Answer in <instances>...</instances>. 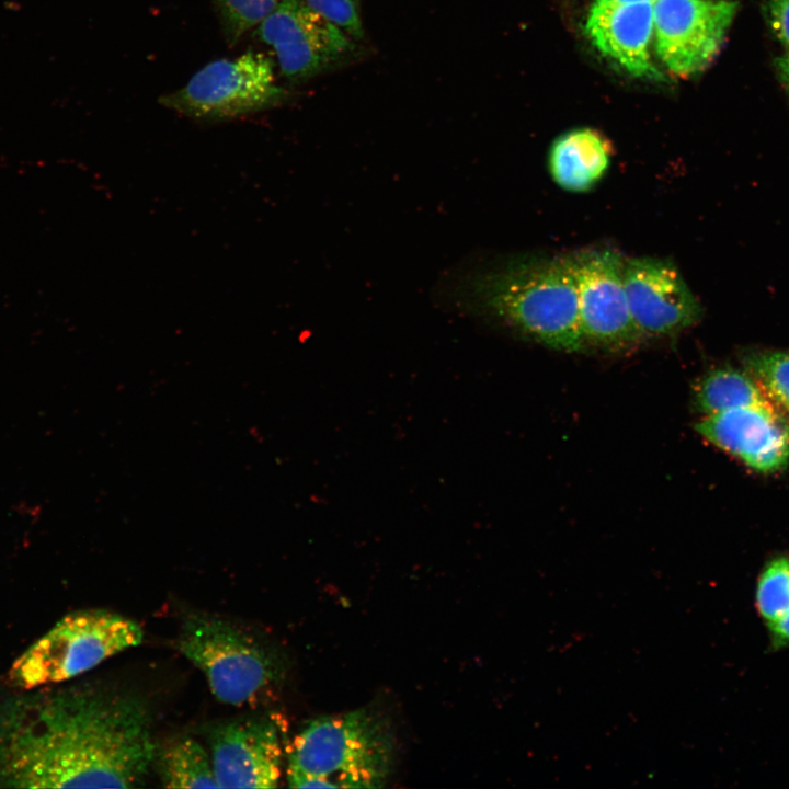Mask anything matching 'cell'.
<instances>
[{
	"label": "cell",
	"mask_w": 789,
	"mask_h": 789,
	"mask_svg": "<svg viewBox=\"0 0 789 789\" xmlns=\"http://www.w3.org/2000/svg\"><path fill=\"white\" fill-rule=\"evenodd\" d=\"M735 12L736 3L728 0H655L658 56L681 77L702 70L718 54Z\"/></svg>",
	"instance_id": "cell-9"
},
{
	"label": "cell",
	"mask_w": 789,
	"mask_h": 789,
	"mask_svg": "<svg viewBox=\"0 0 789 789\" xmlns=\"http://www.w3.org/2000/svg\"><path fill=\"white\" fill-rule=\"evenodd\" d=\"M777 68L782 82L789 88V50L777 60Z\"/></svg>",
	"instance_id": "cell-23"
},
{
	"label": "cell",
	"mask_w": 789,
	"mask_h": 789,
	"mask_svg": "<svg viewBox=\"0 0 789 789\" xmlns=\"http://www.w3.org/2000/svg\"><path fill=\"white\" fill-rule=\"evenodd\" d=\"M696 430L756 471L776 472L789 465V423L771 404L704 415Z\"/></svg>",
	"instance_id": "cell-12"
},
{
	"label": "cell",
	"mask_w": 789,
	"mask_h": 789,
	"mask_svg": "<svg viewBox=\"0 0 789 789\" xmlns=\"http://www.w3.org/2000/svg\"><path fill=\"white\" fill-rule=\"evenodd\" d=\"M153 757L148 711L128 695L82 685L0 704V788H132Z\"/></svg>",
	"instance_id": "cell-1"
},
{
	"label": "cell",
	"mask_w": 789,
	"mask_h": 789,
	"mask_svg": "<svg viewBox=\"0 0 789 789\" xmlns=\"http://www.w3.org/2000/svg\"><path fill=\"white\" fill-rule=\"evenodd\" d=\"M611 160L608 140L591 128H578L559 136L549 150L548 169L562 190L584 193L606 174Z\"/></svg>",
	"instance_id": "cell-14"
},
{
	"label": "cell",
	"mask_w": 789,
	"mask_h": 789,
	"mask_svg": "<svg viewBox=\"0 0 789 789\" xmlns=\"http://www.w3.org/2000/svg\"><path fill=\"white\" fill-rule=\"evenodd\" d=\"M744 364L770 402L789 414V352H753Z\"/></svg>",
	"instance_id": "cell-17"
},
{
	"label": "cell",
	"mask_w": 789,
	"mask_h": 789,
	"mask_svg": "<svg viewBox=\"0 0 789 789\" xmlns=\"http://www.w3.org/2000/svg\"><path fill=\"white\" fill-rule=\"evenodd\" d=\"M254 35L273 48L281 75L291 84L343 68L363 54L359 42L306 0H281Z\"/></svg>",
	"instance_id": "cell-7"
},
{
	"label": "cell",
	"mask_w": 789,
	"mask_h": 789,
	"mask_svg": "<svg viewBox=\"0 0 789 789\" xmlns=\"http://www.w3.org/2000/svg\"><path fill=\"white\" fill-rule=\"evenodd\" d=\"M226 43L236 45L243 34L258 26L281 0H215Z\"/></svg>",
	"instance_id": "cell-19"
},
{
	"label": "cell",
	"mask_w": 789,
	"mask_h": 789,
	"mask_svg": "<svg viewBox=\"0 0 789 789\" xmlns=\"http://www.w3.org/2000/svg\"><path fill=\"white\" fill-rule=\"evenodd\" d=\"M211 763L218 788H275L282 747L276 725L251 718L219 724L210 733Z\"/></svg>",
	"instance_id": "cell-11"
},
{
	"label": "cell",
	"mask_w": 789,
	"mask_h": 789,
	"mask_svg": "<svg viewBox=\"0 0 789 789\" xmlns=\"http://www.w3.org/2000/svg\"><path fill=\"white\" fill-rule=\"evenodd\" d=\"M288 98L276 82L274 62L249 50L207 64L159 103L192 119L222 122L279 106Z\"/></svg>",
	"instance_id": "cell-6"
},
{
	"label": "cell",
	"mask_w": 789,
	"mask_h": 789,
	"mask_svg": "<svg viewBox=\"0 0 789 789\" xmlns=\"http://www.w3.org/2000/svg\"><path fill=\"white\" fill-rule=\"evenodd\" d=\"M767 18L774 34L789 50V0H768Z\"/></svg>",
	"instance_id": "cell-21"
},
{
	"label": "cell",
	"mask_w": 789,
	"mask_h": 789,
	"mask_svg": "<svg viewBox=\"0 0 789 789\" xmlns=\"http://www.w3.org/2000/svg\"><path fill=\"white\" fill-rule=\"evenodd\" d=\"M179 649L204 673L214 696L228 705L256 704L279 675L270 651L217 617L190 615L182 626Z\"/></svg>",
	"instance_id": "cell-5"
},
{
	"label": "cell",
	"mask_w": 789,
	"mask_h": 789,
	"mask_svg": "<svg viewBox=\"0 0 789 789\" xmlns=\"http://www.w3.org/2000/svg\"><path fill=\"white\" fill-rule=\"evenodd\" d=\"M135 621L104 609L72 613L26 649L8 672L10 686L32 690L71 679L142 641Z\"/></svg>",
	"instance_id": "cell-4"
},
{
	"label": "cell",
	"mask_w": 789,
	"mask_h": 789,
	"mask_svg": "<svg viewBox=\"0 0 789 789\" xmlns=\"http://www.w3.org/2000/svg\"><path fill=\"white\" fill-rule=\"evenodd\" d=\"M622 275L631 317L644 340L674 335L701 318V305L672 262L625 259Z\"/></svg>",
	"instance_id": "cell-10"
},
{
	"label": "cell",
	"mask_w": 789,
	"mask_h": 789,
	"mask_svg": "<svg viewBox=\"0 0 789 789\" xmlns=\"http://www.w3.org/2000/svg\"><path fill=\"white\" fill-rule=\"evenodd\" d=\"M768 629L771 649L789 647V608L777 621L768 625Z\"/></svg>",
	"instance_id": "cell-22"
},
{
	"label": "cell",
	"mask_w": 789,
	"mask_h": 789,
	"mask_svg": "<svg viewBox=\"0 0 789 789\" xmlns=\"http://www.w3.org/2000/svg\"><path fill=\"white\" fill-rule=\"evenodd\" d=\"M575 277L581 328L588 346L630 348L644 339L631 317L624 283V258L616 251L585 250L568 255Z\"/></svg>",
	"instance_id": "cell-8"
},
{
	"label": "cell",
	"mask_w": 789,
	"mask_h": 789,
	"mask_svg": "<svg viewBox=\"0 0 789 789\" xmlns=\"http://www.w3.org/2000/svg\"><path fill=\"white\" fill-rule=\"evenodd\" d=\"M595 47L634 77L656 78L649 46L653 36V2L596 0L585 25Z\"/></svg>",
	"instance_id": "cell-13"
},
{
	"label": "cell",
	"mask_w": 789,
	"mask_h": 789,
	"mask_svg": "<svg viewBox=\"0 0 789 789\" xmlns=\"http://www.w3.org/2000/svg\"><path fill=\"white\" fill-rule=\"evenodd\" d=\"M442 291L464 312L496 320L550 348L569 353L587 348L568 256L464 265L448 275Z\"/></svg>",
	"instance_id": "cell-2"
},
{
	"label": "cell",
	"mask_w": 789,
	"mask_h": 789,
	"mask_svg": "<svg viewBox=\"0 0 789 789\" xmlns=\"http://www.w3.org/2000/svg\"><path fill=\"white\" fill-rule=\"evenodd\" d=\"M396 739L389 720L362 708L309 721L289 753L290 788H380L389 778Z\"/></svg>",
	"instance_id": "cell-3"
},
{
	"label": "cell",
	"mask_w": 789,
	"mask_h": 789,
	"mask_svg": "<svg viewBox=\"0 0 789 789\" xmlns=\"http://www.w3.org/2000/svg\"><path fill=\"white\" fill-rule=\"evenodd\" d=\"M160 763L167 788H218L211 759L194 739L183 737L168 745Z\"/></svg>",
	"instance_id": "cell-16"
},
{
	"label": "cell",
	"mask_w": 789,
	"mask_h": 789,
	"mask_svg": "<svg viewBox=\"0 0 789 789\" xmlns=\"http://www.w3.org/2000/svg\"><path fill=\"white\" fill-rule=\"evenodd\" d=\"M322 16L327 18L357 42L365 37L362 20L363 0H306Z\"/></svg>",
	"instance_id": "cell-20"
},
{
	"label": "cell",
	"mask_w": 789,
	"mask_h": 789,
	"mask_svg": "<svg viewBox=\"0 0 789 789\" xmlns=\"http://www.w3.org/2000/svg\"><path fill=\"white\" fill-rule=\"evenodd\" d=\"M620 2H654L655 0H614Z\"/></svg>",
	"instance_id": "cell-24"
},
{
	"label": "cell",
	"mask_w": 789,
	"mask_h": 789,
	"mask_svg": "<svg viewBox=\"0 0 789 789\" xmlns=\"http://www.w3.org/2000/svg\"><path fill=\"white\" fill-rule=\"evenodd\" d=\"M755 605L767 626L788 610L789 558H775L764 567L756 584Z\"/></svg>",
	"instance_id": "cell-18"
},
{
	"label": "cell",
	"mask_w": 789,
	"mask_h": 789,
	"mask_svg": "<svg viewBox=\"0 0 789 789\" xmlns=\"http://www.w3.org/2000/svg\"><path fill=\"white\" fill-rule=\"evenodd\" d=\"M693 401L704 415L752 405H774L753 376L730 366L710 369L698 379Z\"/></svg>",
	"instance_id": "cell-15"
}]
</instances>
